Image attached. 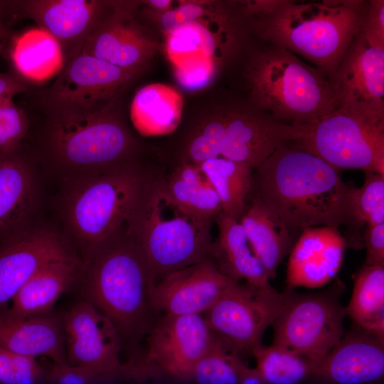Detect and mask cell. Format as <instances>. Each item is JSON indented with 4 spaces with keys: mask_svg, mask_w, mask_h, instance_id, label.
<instances>
[{
    "mask_svg": "<svg viewBox=\"0 0 384 384\" xmlns=\"http://www.w3.org/2000/svg\"><path fill=\"white\" fill-rule=\"evenodd\" d=\"M235 282L208 259L157 281L152 290L153 304L160 315H203Z\"/></svg>",
    "mask_w": 384,
    "mask_h": 384,
    "instance_id": "cell-18",
    "label": "cell"
},
{
    "mask_svg": "<svg viewBox=\"0 0 384 384\" xmlns=\"http://www.w3.org/2000/svg\"><path fill=\"white\" fill-rule=\"evenodd\" d=\"M36 197L35 173L23 146L0 152V236L21 230Z\"/></svg>",
    "mask_w": 384,
    "mask_h": 384,
    "instance_id": "cell-23",
    "label": "cell"
},
{
    "mask_svg": "<svg viewBox=\"0 0 384 384\" xmlns=\"http://www.w3.org/2000/svg\"><path fill=\"white\" fill-rule=\"evenodd\" d=\"M254 38L303 58L331 80L358 34L368 1H239Z\"/></svg>",
    "mask_w": 384,
    "mask_h": 384,
    "instance_id": "cell-3",
    "label": "cell"
},
{
    "mask_svg": "<svg viewBox=\"0 0 384 384\" xmlns=\"http://www.w3.org/2000/svg\"><path fill=\"white\" fill-rule=\"evenodd\" d=\"M227 341L215 335L206 353L196 363L192 381L196 384H238L244 362Z\"/></svg>",
    "mask_w": 384,
    "mask_h": 384,
    "instance_id": "cell-33",
    "label": "cell"
},
{
    "mask_svg": "<svg viewBox=\"0 0 384 384\" xmlns=\"http://www.w3.org/2000/svg\"><path fill=\"white\" fill-rule=\"evenodd\" d=\"M339 171L289 141L253 171L249 197L259 200L294 233L350 225L351 185Z\"/></svg>",
    "mask_w": 384,
    "mask_h": 384,
    "instance_id": "cell-1",
    "label": "cell"
},
{
    "mask_svg": "<svg viewBox=\"0 0 384 384\" xmlns=\"http://www.w3.org/2000/svg\"><path fill=\"white\" fill-rule=\"evenodd\" d=\"M365 174L361 187L350 186L348 207L350 224L366 227L384 223V175Z\"/></svg>",
    "mask_w": 384,
    "mask_h": 384,
    "instance_id": "cell-34",
    "label": "cell"
},
{
    "mask_svg": "<svg viewBox=\"0 0 384 384\" xmlns=\"http://www.w3.org/2000/svg\"><path fill=\"white\" fill-rule=\"evenodd\" d=\"M109 0H20L0 1V18L30 19L59 43L65 64L112 9Z\"/></svg>",
    "mask_w": 384,
    "mask_h": 384,
    "instance_id": "cell-15",
    "label": "cell"
},
{
    "mask_svg": "<svg viewBox=\"0 0 384 384\" xmlns=\"http://www.w3.org/2000/svg\"><path fill=\"white\" fill-rule=\"evenodd\" d=\"M44 368L35 357L11 353L0 346V384H40Z\"/></svg>",
    "mask_w": 384,
    "mask_h": 384,
    "instance_id": "cell-36",
    "label": "cell"
},
{
    "mask_svg": "<svg viewBox=\"0 0 384 384\" xmlns=\"http://www.w3.org/2000/svg\"><path fill=\"white\" fill-rule=\"evenodd\" d=\"M255 253L263 265L270 279L294 245V232L259 200L248 198V205L238 220Z\"/></svg>",
    "mask_w": 384,
    "mask_h": 384,
    "instance_id": "cell-28",
    "label": "cell"
},
{
    "mask_svg": "<svg viewBox=\"0 0 384 384\" xmlns=\"http://www.w3.org/2000/svg\"><path fill=\"white\" fill-rule=\"evenodd\" d=\"M91 384H98L97 383H91Z\"/></svg>",
    "mask_w": 384,
    "mask_h": 384,
    "instance_id": "cell-45",
    "label": "cell"
},
{
    "mask_svg": "<svg viewBox=\"0 0 384 384\" xmlns=\"http://www.w3.org/2000/svg\"><path fill=\"white\" fill-rule=\"evenodd\" d=\"M72 255L65 239L53 230H21L13 234L0 246V307L41 268Z\"/></svg>",
    "mask_w": 384,
    "mask_h": 384,
    "instance_id": "cell-19",
    "label": "cell"
},
{
    "mask_svg": "<svg viewBox=\"0 0 384 384\" xmlns=\"http://www.w3.org/2000/svg\"><path fill=\"white\" fill-rule=\"evenodd\" d=\"M141 2L146 8L156 12L166 11L174 7V1L171 0H147Z\"/></svg>",
    "mask_w": 384,
    "mask_h": 384,
    "instance_id": "cell-42",
    "label": "cell"
},
{
    "mask_svg": "<svg viewBox=\"0 0 384 384\" xmlns=\"http://www.w3.org/2000/svg\"><path fill=\"white\" fill-rule=\"evenodd\" d=\"M346 246L338 228L303 229L289 252L288 289L319 288L331 281L341 269Z\"/></svg>",
    "mask_w": 384,
    "mask_h": 384,
    "instance_id": "cell-21",
    "label": "cell"
},
{
    "mask_svg": "<svg viewBox=\"0 0 384 384\" xmlns=\"http://www.w3.org/2000/svg\"><path fill=\"white\" fill-rule=\"evenodd\" d=\"M13 98H0V152L21 148L30 127L26 111L15 104Z\"/></svg>",
    "mask_w": 384,
    "mask_h": 384,
    "instance_id": "cell-35",
    "label": "cell"
},
{
    "mask_svg": "<svg viewBox=\"0 0 384 384\" xmlns=\"http://www.w3.org/2000/svg\"><path fill=\"white\" fill-rule=\"evenodd\" d=\"M238 384H266L255 368L248 367L245 363L240 371Z\"/></svg>",
    "mask_w": 384,
    "mask_h": 384,
    "instance_id": "cell-41",
    "label": "cell"
},
{
    "mask_svg": "<svg viewBox=\"0 0 384 384\" xmlns=\"http://www.w3.org/2000/svg\"><path fill=\"white\" fill-rule=\"evenodd\" d=\"M31 87L15 74L0 73V98L14 97L15 95L25 93Z\"/></svg>",
    "mask_w": 384,
    "mask_h": 384,
    "instance_id": "cell-40",
    "label": "cell"
},
{
    "mask_svg": "<svg viewBox=\"0 0 384 384\" xmlns=\"http://www.w3.org/2000/svg\"><path fill=\"white\" fill-rule=\"evenodd\" d=\"M287 294L235 281L203 315L215 335L240 355L251 354L279 314Z\"/></svg>",
    "mask_w": 384,
    "mask_h": 384,
    "instance_id": "cell-12",
    "label": "cell"
},
{
    "mask_svg": "<svg viewBox=\"0 0 384 384\" xmlns=\"http://www.w3.org/2000/svg\"><path fill=\"white\" fill-rule=\"evenodd\" d=\"M183 100L174 87L159 82L139 89L129 107V119L142 137L174 133L182 119Z\"/></svg>",
    "mask_w": 384,
    "mask_h": 384,
    "instance_id": "cell-27",
    "label": "cell"
},
{
    "mask_svg": "<svg viewBox=\"0 0 384 384\" xmlns=\"http://www.w3.org/2000/svg\"><path fill=\"white\" fill-rule=\"evenodd\" d=\"M338 109L384 126V50L358 33L331 80Z\"/></svg>",
    "mask_w": 384,
    "mask_h": 384,
    "instance_id": "cell-16",
    "label": "cell"
},
{
    "mask_svg": "<svg viewBox=\"0 0 384 384\" xmlns=\"http://www.w3.org/2000/svg\"><path fill=\"white\" fill-rule=\"evenodd\" d=\"M293 126L292 142L336 169L384 175V126L338 108L311 124Z\"/></svg>",
    "mask_w": 384,
    "mask_h": 384,
    "instance_id": "cell-9",
    "label": "cell"
},
{
    "mask_svg": "<svg viewBox=\"0 0 384 384\" xmlns=\"http://www.w3.org/2000/svg\"><path fill=\"white\" fill-rule=\"evenodd\" d=\"M9 58L15 75L28 85L55 78L65 65L58 41L38 26L11 36Z\"/></svg>",
    "mask_w": 384,
    "mask_h": 384,
    "instance_id": "cell-25",
    "label": "cell"
},
{
    "mask_svg": "<svg viewBox=\"0 0 384 384\" xmlns=\"http://www.w3.org/2000/svg\"><path fill=\"white\" fill-rule=\"evenodd\" d=\"M365 265L384 266V223L367 225L363 233Z\"/></svg>",
    "mask_w": 384,
    "mask_h": 384,
    "instance_id": "cell-39",
    "label": "cell"
},
{
    "mask_svg": "<svg viewBox=\"0 0 384 384\" xmlns=\"http://www.w3.org/2000/svg\"><path fill=\"white\" fill-rule=\"evenodd\" d=\"M174 67L177 80L188 88L205 85L222 68L215 60L202 55L188 59Z\"/></svg>",
    "mask_w": 384,
    "mask_h": 384,
    "instance_id": "cell-37",
    "label": "cell"
},
{
    "mask_svg": "<svg viewBox=\"0 0 384 384\" xmlns=\"http://www.w3.org/2000/svg\"><path fill=\"white\" fill-rule=\"evenodd\" d=\"M199 165L219 197L223 213L239 220L248 205L253 170L220 156Z\"/></svg>",
    "mask_w": 384,
    "mask_h": 384,
    "instance_id": "cell-31",
    "label": "cell"
},
{
    "mask_svg": "<svg viewBox=\"0 0 384 384\" xmlns=\"http://www.w3.org/2000/svg\"><path fill=\"white\" fill-rule=\"evenodd\" d=\"M25 110L39 116L42 153L65 181L142 159L144 146L127 121L124 97L82 112L31 96Z\"/></svg>",
    "mask_w": 384,
    "mask_h": 384,
    "instance_id": "cell-2",
    "label": "cell"
},
{
    "mask_svg": "<svg viewBox=\"0 0 384 384\" xmlns=\"http://www.w3.org/2000/svg\"><path fill=\"white\" fill-rule=\"evenodd\" d=\"M146 384H159V383H146Z\"/></svg>",
    "mask_w": 384,
    "mask_h": 384,
    "instance_id": "cell-44",
    "label": "cell"
},
{
    "mask_svg": "<svg viewBox=\"0 0 384 384\" xmlns=\"http://www.w3.org/2000/svg\"><path fill=\"white\" fill-rule=\"evenodd\" d=\"M213 223L191 213L172 198L164 168L157 165L126 224L156 283L171 272L211 259Z\"/></svg>",
    "mask_w": 384,
    "mask_h": 384,
    "instance_id": "cell-7",
    "label": "cell"
},
{
    "mask_svg": "<svg viewBox=\"0 0 384 384\" xmlns=\"http://www.w3.org/2000/svg\"><path fill=\"white\" fill-rule=\"evenodd\" d=\"M156 166L140 159L66 181L63 217L85 256L126 223Z\"/></svg>",
    "mask_w": 384,
    "mask_h": 384,
    "instance_id": "cell-8",
    "label": "cell"
},
{
    "mask_svg": "<svg viewBox=\"0 0 384 384\" xmlns=\"http://www.w3.org/2000/svg\"><path fill=\"white\" fill-rule=\"evenodd\" d=\"M359 33L372 46L384 50V1H368V9Z\"/></svg>",
    "mask_w": 384,
    "mask_h": 384,
    "instance_id": "cell-38",
    "label": "cell"
},
{
    "mask_svg": "<svg viewBox=\"0 0 384 384\" xmlns=\"http://www.w3.org/2000/svg\"><path fill=\"white\" fill-rule=\"evenodd\" d=\"M140 75L80 53L65 64L48 87L28 92L47 103L92 112L123 98Z\"/></svg>",
    "mask_w": 384,
    "mask_h": 384,
    "instance_id": "cell-13",
    "label": "cell"
},
{
    "mask_svg": "<svg viewBox=\"0 0 384 384\" xmlns=\"http://www.w3.org/2000/svg\"><path fill=\"white\" fill-rule=\"evenodd\" d=\"M284 306L272 325L274 344L321 361L344 335L346 312L339 293L327 290L297 294L287 290Z\"/></svg>",
    "mask_w": 384,
    "mask_h": 384,
    "instance_id": "cell-11",
    "label": "cell"
},
{
    "mask_svg": "<svg viewBox=\"0 0 384 384\" xmlns=\"http://www.w3.org/2000/svg\"><path fill=\"white\" fill-rule=\"evenodd\" d=\"M344 309L353 324L384 338V266L362 267Z\"/></svg>",
    "mask_w": 384,
    "mask_h": 384,
    "instance_id": "cell-30",
    "label": "cell"
},
{
    "mask_svg": "<svg viewBox=\"0 0 384 384\" xmlns=\"http://www.w3.org/2000/svg\"><path fill=\"white\" fill-rule=\"evenodd\" d=\"M11 36V33L8 26L0 21V41L7 40Z\"/></svg>",
    "mask_w": 384,
    "mask_h": 384,
    "instance_id": "cell-43",
    "label": "cell"
},
{
    "mask_svg": "<svg viewBox=\"0 0 384 384\" xmlns=\"http://www.w3.org/2000/svg\"><path fill=\"white\" fill-rule=\"evenodd\" d=\"M235 68L240 95L277 122L311 124L338 108L327 75L273 43L252 36Z\"/></svg>",
    "mask_w": 384,
    "mask_h": 384,
    "instance_id": "cell-4",
    "label": "cell"
},
{
    "mask_svg": "<svg viewBox=\"0 0 384 384\" xmlns=\"http://www.w3.org/2000/svg\"><path fill=\"white\" fill-rule=\"evenodd\" d=\"M63 330L70 365L90 372L100 382L127 379V363L120 358L119 334L90 301H80L70 309Z\"/></svg>",
    "mask_w": 384,
    "mask_h": 384,
    "instance_id": "cell-14",
    "label": "cell"
},
{
    "mask_svg": "<svg viewBox=\"0 0 384 384\" xmlns=\"http://www.w3.org/2000/svg\"><path fill=\"white\" fill-rule=\"evenodd\" d=\"M85 289L90 301L119 334L145 337L158 317L154 280L144 254L125 223L86 255Z\"/></svg>",
    "mask_w": 384,
    "mask_h": 384,
    "instance_id": "cell-5",
    "label": "cell"
},
{
    "mask_svg": "<svg viewBox=\"0 0 384 384\" xmlns=\"http://www.w3.org/2000/svg\"><path fill=\"white\" fill-rule=\"evenodd\" d=\"M295 136L294 126L270 118L240 95L193 117L177 136V150L186 163L201 164L220 156L254 171Z\"/></svg>",
    "mask_w": 384,
    "mask_h": 384,
    "instance_id": "cell-6",
    "label": "cell"
},
{
    "mask_svg": "<svg viewBox=\"0 0 384 384\" xmlns=\"http://www.w3.org/2000/svg\"><path fill=\"white\" fill-rule=\"evenodd\" d=\"M255 370L266 384H298L311 375L314 364L279 345L262 344L252 351Z\"/></svg>",
    "mask_w": 384,
    "mask_h": 384,
    "instance_id": "cell-32",
    "label": "cell"
},
{
    "mask_svg": "<svg viewBox=\"0 0 384 384\" xmlns=\"http://www.w3.org/2000/svg\"><path fill=\"white\" fill-rule=\"evenodd\" d=\"M82 267L75 255L46 265L12 299L9 313L18 316L48 314L75 280Z\"/></svg>",
    "mask_w": 384,
    "mask_h": 384,
    "instance_id": "cell-26",
    "label": "cell"
},
{
    "mask_svg": "<svg viewBox=\"0 0 384 384\" xmlns=\"http://www.w3.org/2000/svg\"><path fill=\"white\" fill-rule=\"evenodd\" d=\"M383 375L384 338L355 324L311 373L329 384H369Z\"/></svg>",
    "mask_w": 384,
    "mask_h": 384,
    "instance_id": "cell-20",
    "label": "cell"
},
{
    "mask_svg": "<svg viewBox=\"0 0 384 384\" xmlns=\"http://www.w3.org/2000/svg\"><path fill=\"white\" fill-rule=\"evenodd\" d=\"M215 336L203 315H159L145 336L142 356L128 362L129 380L161 375L180 381L192 380L196 363Z\"/></svg>",
    "mask_w": 384,
    "mask_h": 384,
    "instance_id": "cell-10",
    "label": "cell"
},
{
    "mask_svg": "<svg viewBox=\"0 0 384 384\" xmlns=\"http://www.w3.org/2000/svg\"><path fill=\"white\" fill-rule=\"evenodd\" d=\"M0 346L14 353L49 358L53 364L68 363L63 324L48 314L0 315Z\"/></svg>",
    "mask_w": 384,
    "mask_h": 384,
    "instance_id": "cell-22",
    "label": "cell"
},
{
    "mask_svg": "<svg viewBox=\"0 0 384 384\" xmlns=\"http://www.w3.org/2000/svg\"><path fill=\"white\" fill-rule=\"evenodd\" d=\"M164 177L172 198L191 213L214 221L223 212L219 197L200 165L183 163L165 168Z\"/></svg>",
    "mask_w": 384,
    "mask_h": 384,
    "instance_id": "cell-29",
    "label": "cell"
},
{
    "mask_svg": "<svg viewBox=\"0 0 384 384\" xmlns=\"http://www.w3.org/2000/svg\"><path fill=\"white\" fill-rule=\"evenodd\" d=\"M139 1H114L110 12L85 41L80 53L141 74L159 50L150 31L136 18Z\"/></svg>",
    "mask_w": 384,
    "mask_h": 384,
    "instance_id": "cell-17",
    "label": "cell"
},
{
    "mask_svg": "<svg viewBox=\"0 0 384 384\" xmlns=\"http://www.w3.org/2000/svg\"><path fill=\"white\" fill-rule=\"evenodd\" d=\"M218 235L210 257L219 270L238 281L269 287V276L252 248L240 222L221 212L214 220Z\"/></svg>",
    "mask_w": 384,
    "mask_h": 384,
    "instance_id": "cell-24",
    "label": "cell"
}]
</instances>
